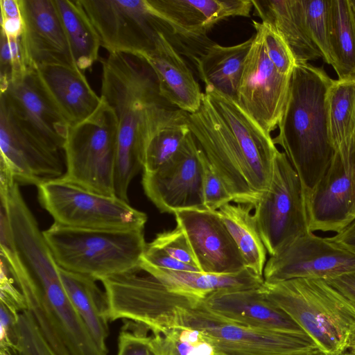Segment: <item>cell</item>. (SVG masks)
Here are the masks:
<instances>
[{
  "label": "cell",
  "mask_w": 355,
  "mask_h": 355,
  "mask_svg": "<svg viewBox=\"0 0 355 355\" xmlns=\"http://www.w3.org/2000/svg\"><path fill=\"white\" fill-rule=\"evenodd\" d=\"M101 96L117 120L116 195L129 202L130 184L143 170L147 144L175 108L160 95L148 63L132 53H112L102 60Z\"/></svg>",
  "instance_id": "1"
},
{
  "label": "cell",
  "mask_w": 355,
  "mask_h": 355,
  "mask_svg": "<svg viewBox=\"0 0 355 355\" xmlns=\"http://www.w3.org/2000/svg\"><path fill=\"white\" fill-rule=\"evenodd\" d=\"M332 80L322 67L297 64L279 132L272 138L297 172L305 198L322 179L335 154L325 103Z\"/></svg>",
  "instance_id": "2"
},
{
  "label": "cell",
  "mask_w": 355,
  "mask_h": 355,
  "mask_svg": "<svg viewBox=\"0 0 355 355\" xmlns=\"http://www.w3.org/2000/svg\"><path fill=\"white\" fill-rule=\"evenodd\" d=\"M262 289L315 342L322 355H339L355 345V306L324 279L264 282Z\"/></svg>",
  "instance_id": "3"
},
{
  "label": "cell",
  "mask_w": 355,
  "mask_h": 355,
  "mask_svg": "<svg viewBox=\"0 0 355 355\" xmlns=\"http://www.w3.org/2000/svg\"><path fill=\"white\" fill-rule=\"evenodd\" d=\"M144 230H94L53 223L43 231L58 265L95 280L140 266L147 243Z\"/></svg>",
  "instance_id": "4"
},
{
  "label": "cell",
  "mask_w": 355,
  "mask_h": 355,
  "mask_svg": "<svg viewBox=\"0 0 355 355\" xmlns=\"http://www.w3.org/2000/svg\"><path fill=\"white\" fill-rule=\"evenodd\" d=\"M117 120L103 98L87 119L70 125L64 146V180L101 195L116 197L114 188Z\"/></svg>",
  "instance_id": "5"
},
{
  "label": "cell",
  "mask_w": 355,
  "mask_h": 355,
  "mask_svg": "<svg viewBox=\"0 0 355 355\" xmlns=\"http://www.w3.org/2000/svg\"><path fill=\"white\" fill-rule=\"evenodd\" d=\"M107 297L108 322L141 323L152 334L176 325L178 311L196 308L200 299L176 292L140 266L101 280Z\"/></svg>",
  "instance_id": "6"
},
{
  "label": "cell",
  "mask_w": 355,
  "mask_h": 355,
  "mask_svg": "<svg viewBox=\"0 0 355 355\" xmlns=\"http://www.w3.org/2000/svg\"><path fill=\"white\" fill-rule=\"evenodd\" d=\"M37 187L40 204L58 224L82 229L144 230L146 214L117 197L88 191L62 178Z\"/></svg>",
  "instance_id": "7"
},
{
  "label": "cell",
  "mask_w": 355,
  "mask_h": 355,
  "mask_svg": "<svg viewBox=\"0 0 355 355\" xmlns=\"http://www.w3.org/2000/svg\"><path fill=\"white\" fill-rule=\"evenodd\" d=\"M176 325L194 328L210 338L220 355H322L305 333L250 327L223 320L200 307L180 309Z\"/></svg>",
  "instance_id": "8"
},
{
  "label": "cell",
  "mask_w": 355,
  "mask_h": 355,
  "mask_svg": "<svg viewBox=\"0 0 355 355\" xmlns=\"http://www.w3.org/2000/svg\"><path fill=\"white\" fill-rule=\"evenodd\" d=\"M254 209L260 236L270 256L311 232L300 178L284 152H277L270 185Z\"/></svg>",
  "instance_id": "9"
},
{
  "label": "cell",
  "mask_w": 355,
  "mask_h": 355,
  "mask_svg": "<svg viewBox=\"0 0 355 355\" xmlns=\"http://www.w3.org/2000/svg\"><path fill=\"white\" fill-rule=\"evenodd\" d=\"M188 120L199 148L233 201L254 208L261 195L251 170L238 142L206 93L198 110L188 113Z\"/></svg>",
  "instance_id": "10"
},
{
  "label": "cell",
  "mask_w": 355,
  "mask_h": 355,
  "mask_svg": "<svg viewBox=\"0 0 355 355\" xmlns=\"http://www.w3.org/2000/svg\"><path fill=\"white\" fill-rule=\"evenodd\" d=\"M109 53L139 56L148 52L158 33L168 29L149 0H80Z\"/></svg>",
  "instance_id": "11"
},
{
  "label": "cell",
  "mask_w": 355,
  "mask_h": 355,
  "mask_svg": "<svg viewBox=\"0 0 355 355\" xmlns=\"http://www.w3.org/2000/svg\"><path fill=\"white\" fill-rule=\"evenodd\" d=\"M0 109L27 137L46 148L64 153L69 124L30 70L0 88Z\"/></svg>",
  "instance_id": "12"
},
{
  "label": "cell",
  "mask_w": 355,
  "mask_h": 355,
  "mask_svg": "<svg viewBox=\"0 0 355 355\" xmlns=\"http://www.w3.org/2000/svg\"><path fill=\"white\" fill-rule=\"evenodd\" d=\"M291 76L281 73L268 58L258 32L244 64L235 101L264 131L270 134L282 118L288 98Z\"/></svg>",
  "instance_id": "13"
},
{
  "label": "cell",
  "mask_w": 355,
  "mask_h": 355,
  "mask_svg": "<svg viewBox=\"0 0 355 355\" xmlns=\"http://www.w3.org/2000/svg\"><path fill=\"white\" fill-rule=\"evenodd\" d=\"M355 272V253L328 237L309 232L297 237L266 263V283L297 278L327 279Z\"/></svg>",
  "instance_id": "14"
},
{
  "label": "cell",
  "mask_w": 355,
  "mask_h": 355,
  "mask_svg": "<svg viewBox=\"0 0 355 355\" xmlns=\"http://www.w3.org/2000/svg\"><path fill=\"white\" fill-rule=\"evenodd\" d=\"M142 185L147 197L161 212L207 210L200 149L191 131L168 162L154 172H143Z\"/></svg>",
  "instance_id": "15"
},
{
  "label": "cell",
  "mask_w": 355,
  "mask_h": 355,
  "mask_svg": "<svg viewBox=\"0 0 355 355\" xmlns=\"http://www.w3.org/2000/svg\"><path fill=\"white\" fill-rule=\"evenodd\" d=\"M20 45L28 71L43 65L77 67L54 0H19Z\"/></svg>",
  "instance_id": "16"
},
{
  "label": "cell",
  "mask_w": 355,
  "mask_h": 355,
  "mask_svg": "<svg viewBox=\"0 0 355 355\" xmlns=\"http://www.w3.org/2000/svg\"><path fill=\"white\" fill-rule=\"evenodd\" d=\"M204 272L232 274L246 268L243 257L217 211L183 210L174 214Z\"/></svg>",
  "instance_id": "17"
},
{
  "label": "cell",
  "mask_w": 355,
  "mask_h": 355,
  "mask_svg": "<svg viewBox=\"0 0 355 355\" xmlns=\"http://www.w3.org/2000/svg\"><path fill=\"white\" fill-rule=\"evenodd\" d=\"M0 168L17 184L39 185L63 177L64 153L47 150L23 133L0 109Z\"/></svg>",
  "instance_id": "18"
},
{
  "label": "cell",
  "mask_w": 355,
  "mask_h": 355,
  "mask_svg": "<svg viewBox=\"0 0 355 355\" xmlns=\"http://www.w3.org/2000/svg\"><path fill=\"white\" fill-rule=\"evenodd\" d=\"M311 232L339 233L355 220V193L348 161L336 153L326 173L305 198Z\"/></svg>",
  "instance_id": "19"
},
{
  "label": "cell",
  "mask_w": 355,
  "mask_h": 355,
  "mask_svg": "<svg viewBox=\"0 0 355 355\" xmlns=\"http://www.w3.org/2000/svg\"><path fill=\"white\" fill-rule=\"evenodd\" d=\"M205 93L238 142L261 196L270 185L279 151L270 134L264 131L233 99L211 87H205Z\"/></svg>",
  "instance_id": "20"
},
{
  "label": "cell",
  "mask_w": 355,
  "mask_h": 355,
  "mask_svg": "<svg viewBox=\"0 0 355 355\" xmlns=\"http://www.w3.org/2000/svg\"><path fill=\"white\" fill-rule=\"evenodd\" d=\"M198 305L223 320L239 324L266 330L305 333L286 312L267 298L262 286L213 293L200 300Z\"/></svg>",
  "instance_id": "21"
},
{
  "label": "cell",
  "mask_w": 355,
  "mask_h": 355,
  "mask_svg": "<svg viewBox=\"0 0 355 355\" xmlns=\"http://www.w3.org/2000/svg\"><path fill=\"white\" fill-rule=\"evenodd\" d=\"M157 15L174 34L203 39L220 20L249 17L251 0H149Z\"/></svg>",
  "instance_id": "22"
},
{
  "label": "cell",
  "mask_w": 355,
  "mask_h": 355,
  "mask_svg": "<svg viewBox=\"0 0 355 355\" xmlns=\"http://www.w3.org/2000/svg\"><path fill=\"white\" fill-rule=\"evenodd\" d=\"M153 70L162 97L189 114L200 108L204 93L166 31H160L152 49L141 56Z\"/></svg>",
  "instance_id": "23"
},
{
  "label": "cell",
  "mask_w": 355,
  "mask_h": 355,
  "mask_svg": "<svg viewBox=\"0 0 355 355\" xmlns=\"http://www.w3.org/2000/svg\"><path fill=\"white\" fill-rule=\"evenodd\" d=\"M35 72L44 92L69 125L90 117L103 102L78 67L43 65Z\"/></svg>",
  "instance_id": "24"
},
{
  "label": "cell",
  "mask_w": 355,
  "mask_h": 355,
  "mask_svg": "<svg viewBox=\"0 0 355 355\" xmlns=\"http://www.w3.org/2000/svg\"><path fill=\"white\" fill-rule=\"evenodd\" d=\"M254 38V35L241 43L229 46L208 43L199 56L195 58L199 76L205 87H211L235 101Z\"/></svg>",
  "instance_id": "25"
},
{
  "label": "cell",
  "mask_w": 355,
  "mask_h": 355,
  "mask_svg": "<svg viewBox=\"0 0 355 355\" xmlns=\"http://www.w3.org/2000/svg\"><path fill=\"white\" fill-rule=\"evenodd\" d=\"M262 22L275 27L291 48L297 64L309 63L321 55L309 37L303 20L301 0H251Z\"/></svg>",
  "instance_id": "26"
},
{
  "label": "cell",
  "mask_w": 355,
  "mask_h": 355,
  "mask_svg": "<svg viewBox=\"0 0 355 355\" xmlns=\"http://www.w3.org/2000/svg\"><path fill=\"white\" fill-rule=\"evenodd\" d=\"M142 269L172 290L200 300L213 293L257 288L264 284L263 277L248 268L232 274Z\"/></svg>",
  "instance_id": "27"
},
{
  "label": "cell",
  "mask_w": 355,
  "mask_h": 355,
  "mask_svg": "<svg viewBox=\"0 0 355 355\" xmlns=\"http://www.w3.org/2000/svg\"><path fill=\"white\" fill-rule=\"evenodd\" d=\"M58 270L64 290L92 338L100 351L107 355V302L105 291H102L96 284V280L90 277L68 271L60 266Z\"/></svg>",
  "instance_id": "28"
},
{
  "label": "cell",
  "mask_w": 355,
  "mask_h": 355,
  "mask_svg": "<svg viewBox=\"0 0 355 355\" xmlns=\"http://www.w3.org/2000/svg\"><path fill=\"white\" fill-rule=\"evenodd\" d=\"M252 209L250 205L228 203L217 213L241 252L245 267L263 277L267 250L250 212Z\"/></svg>",
  "instance_id": "29"
},
{
  "label": "cell",
  "mask_w": 355,
  "mask_h": 355,
  "mask_svg": "<svg viewBox=\"0 0 355 355\" xmlns=\"http://www.w3.org/2000/svg\"><path fill=\"white\" fill-rule=\"evenodd\" d=\"M77 67L82 71L98 60L101 42L80 0H54Z\"/></svg>",
  "instance_id": "30"
},
{
  "label": "cell",
  "mask_w": 355,
  "mask_h": 355,
  "mask_svg": "<svg viewBox=\"0 0 355 355\" xmlns=\"http://www.w3.org/2000/svg\"><path fill=\"white\" fill-rule=\"evenodd\" d=\"M329 44L338 78L355 76V8L353 0H329Z\"/></svg>",
  "instance_id": "31"
},
{
  "label": "cell",
  "mask_w": 355,
  "mask_h": 355,
  "mask_svg": "<svg viewBox=\"0 0 355 355\" xmlns=\"http://www.w3.org/2000/svg\"><path fill=\"white\" fill-rule=\"evenodd\" d=\"M325 103L329 138L336 152L345 145L355 125V76L333 79Z\"/></svg>",
  "instance_id": "32"
},
{
  "label": "cell",
  "mask_w": 355,
  "mask_h": 355,
  "mask_svg": "<svg viewBox=\"0 0 355 355\" xmlns=\"http://www.w3.org/2000/svg\"><path fill=\"white\" fill-rule=\"evenodd\" d=\"M189 132L188 113L175 108L149 139L144 153L143 172H154L168 162Z\"/></svg>",
  "instance_id": "33"
},
{
  "label": "cell",
  "mask_w": 355,
  "mask_h": 355,
  "mask_svg": "<svg viewBox=\"0 0 355 355\" xmlns=\"http://www.w3.org/2000/svg\"><path fill=\"white\" fill-rule=\"evenodd\" d=\"M150 346L155 355H220L207 335L182 325L152 334Z\"/></svg>",
  "instance_id": "34"
},
{
  "label": "cell",
  "mask_w": 355,
  "mask_h": 355,
  "mask_svg": "<svg viewBox=\"0 0 355 355\" xmlns=\"http://www.w3.org/2000/svg\"><path fill=\"white\" fill-rule=\"evenodd\" d=\"M306 33L324 62L334 67L329 34V0H301Z\"/></svg>",
  "instance_id": "35"
},
{
  "label": "cell",
  "mask_w": 355,
  "mask_h": 355,
  "mask_svg": "<svg viewBox=\"0 0 355 355\" xmlns=\"http://www.w3.org/2000/svg\"><path fill=\"white\" fill-rule=\"evenodd\" d=\"M265 47L266 52L276 69L282 74L291 76L297 64L294 55L285 39L272 25L252 21Z\"/></svg>",
  "instance_id": "36"
},
{
  "label": "cell",
  "mask_w": 355,
  "mask_h": 355,
  "mask_svg": "<svg viewBox=\"0 0 355 355\" xmlns=\"http://www.w3.org/2000/svg\"><path fill=\"white\" fill-rule=\"evenodd\" d=\"M17 352L19 355H55L28 310L19 313Z\"/></svg>",
  "instance_id": "37"
},
{
  "label": "cell",
  "mask_w": 355,
  "mask_h": 355,
  "mask_svg": "<svg viewBox=\"0 0 355 355\" xmlns=\"http://www.w3.org/2000/svg\"><path fill=\"white\" fill-rule=\"evenodd\" d=\"M150 331L146 325L123 320L117 341L116 355H155L150 346Z\"/></svg>",
  "instance_id": "38"
},
{
  "label": "cell",
  "mask_w": 355,
  "mask_h": 355,
  "mask_svg": "<svg viewBox=\"0 0 355 355\" xmlns=\"http://www.w3.org/2000/svg\"><path fill=\"white\" fill-rule=\"evenodd\" d=\"M27 71L23 62L20 38H9L1 33L0 88Z\"/></svg>",
  "instance_id": "39"
},
{
  "label": "cell",
  "mask_w": 355,
  "mask_h": 355,
  "mask_svg": "<svg viewBox=\"0 0 355 355\" xmlns=\"http://www.w3.org/2000/svg\"><path fill=\"white\" fill-rule=\"evenodd\" d=\"M200 158L204 204L207 210L217 211L222 206L230 203L233 199L201 149Z\"/></svg>",
  "instance_id": "40"
},
{
  "label": "cell",
  "mask_w": 355,
  "mask_h": 355,
  "mask_svg": "<svg viewBox=\"0 0 355 355\" xmlns=\"http://www.w3.org/2000/svg\"><path fill=\"white\" fill-rule=\"evenodd\" d=\"M150 243L174 259L200 269L188 238L179 226L171 231L158 234Z\"/></svg>",
  "instance_id": "41"
},
{
  "label": "cell",
  "mask_w": 355,
  "mask_h": 355,
  "mask_svg": "<svg viewBox=\"0 0 355 355\" xmlns=\"http://www.w3.org/2000/svg\"><path fill=\"white\" fill-rule=\"evenodd\" d=\"M142 268H156L175 271L202 272L198 268L184 263L167 254L163 250L147 243L141 258Z\"/></svg>",
  "instance_id": "42"
},
{
  "label": "cell",
  "mask_w": 355,
  "mask_h": 355,
  "mask_svg": "<svg viewBox=\"0 0 355 355\" xmlns=\"http://www.w3.org/2000/svg\"><path fill=\"white\" fill-rule=\"evenodd\" d=\"M15 281L10 271L1 261L0 298L1 304L4 305L15 316L27 310V304L24 295L14 284Z\"/></svg>",
  "instance_id": "43"
},
{
  "label": "cell",
  "mask_w": 355,
  "mask_h": 355,
  "mask_svg": "<svg viewBox=\"0 0 355 355\" xmlns=\"http://www.w3.org/2000/svg\"><path fill=\"white\" fill-rule=\"evenodd\" d=\"M0 313V349L7 348L17 352V323L18 317L15 316L1 304Z\"/></svg>",
  "instance_id": "44"
},
{
  "label": "cell",
  "mask_w": 355,
  "mask_h": 355,
  "mask_svg": "<svg viewBox=\"0 0 355 355\" xmlns=\"http://www.w3.org/2000/svg\"><path fill=\"white\" fill-rule=\"evenodd\" d=\"M325 281L338 291L355 306V272L329 278Z\"/></svg>",
  "instance_id": "45"
},
{
  "label": "cell",
  "mask_w": 355,
  "mask_h": 355,
  "mask_svg": "<svg viewBox=\"0 0 355 355\" xmlns=\"http://www.w3.org/2000/svg\"><path fill=\"white\" fill-rule=\"evenodd\" d=\"M1 33L7 37L20 38L24 30L22 17H1Z\"/></svg>",
  "instance_id": "46"
},
{
  "label": "cell",
  "mask_w": 355,
  "mask_h": 355,
  "mask_svg": "<svg viewBox=\"0 0 355 355\" xmlns=\"http://www.w3.org/2000/svg\"><path fill=\"white\" fill-rule=\"evenodd\" d=\"M328 238L341 247L355 253V220L342 232Z\"/></svg>",
  "instance_id": "47"
},
{
  "label": "cell",
  "mask_w": 355,
  "mask_h": 355,
  "mask_svg": "<svg viewBox=\"0 0 355 355\" xmlns=\"http://www.w3.org/2000/svg\"><path fill=\"white\" fill-rule=\"evenodd\" d=\"M336 153H338L344 157L350 164L353 175L355 193V125L353 132L345 145Z\"/></svg>",
  "instance_id": "48"
},
{
  "label": "cell",
  "mask_w": 355,
  "mask_h": 355,
  "mask_svg": "<svg viewBox=\"0 0 355 355\" xmlns=\"http://www.w3.org/2000/svg\"><path fill=\"white\" fill-rule=\"evenodd\" d=\"M1 17H21L19 0H0Z\"/></svg>",
  "instance_id": "49"
},
{
  "label": "cell",
  "mask_w": 355,
  "mask_h": 355,
  "mask_svg": "<svg viewBox=\"0 0 355 355\" xmlns=\"http://www.w3.org/2000/svg\"><path fill=\"white\" fill-rule=\"evenodd\" d=\"M0 355H19L17 352H14L10 349H0Z\"/></svg>",
  "instance_id": "50"
},
{
  "label": "cell",
  "mask_w": 355,
  "mask_h": 355,
  "mask_svg": "<svg viewBox=\"0 0 355 355\" xmlns=\"http://www.w3.org/2000/svg\"><path fill=\"white\" fill-rule=\"evenodd\" d=\"M339 355H355V354L350 352H345V353L343 352Z\"/></svg>",
  "instance_id": "51"
},
{
  "label": "cell",
  "mask_w": 355,
  "mask_h": 355,
  "mask_svg": "<svg viewBox=\"0 0 355 355\" xmlns=\"http://www.w3.org/2000/svg\"><path fill=\"white\" fill-rule=\"evenodd\" d=\"M350 352L355 354V345L351 349Z\"/></svg>",
  "instance_id": "52"
},
{
  "label": "cell",
  "mask_w": 355,
  "mask_h": 355,
  "mask_svg": "<svg viewBox=\"0 0 355 355\" xmlns=\"http://www.w3.org/2000/svg\"><path fill=\"white\" fill-rule=\"evenodd\" d=\"M353 3H354V8H355V0H353Z\"/></svg>",
  "instance_id": "53"
}]
</instances>
